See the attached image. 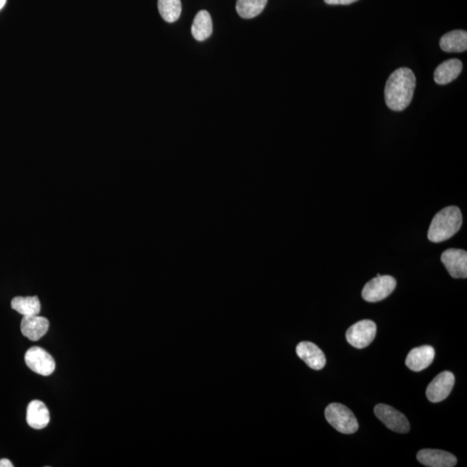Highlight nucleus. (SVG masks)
<instances>
[{
  "mask_svg": "<svg viewBox=\"0 0 467 467\" xmlns=\"http://www.w3.org/2000/svg\"><path fill=\"white\" fill-rule=\"evenodd\" d=\"M328 5L338 6V5H351L352 3L358 1V0H324Z\"/></svg>",
  "mask_w": 467,
  "mask_h": 467,
  "instance_id": "412c9836",
  "label": "nucleus"
},
{
  "mask_svg": "<svg viewBox=\"0 0 467 467\" xmlns=\"http://www.w3.org/2000/svg\"><path fill=\"white\" fill-rule=\"evenodd\" d=\"M396 288V279L390 275H380L366 283L363 289V300L375 303L385 300Z\"/></svg>",
  "mask_w": 467,
  "mask_h": 467,
  "instance_id": "20e7f679",
  "label": "nucleus"
},
{
  "mask_svg": "<svg viewBox=\"0 0 467 467\" xmlns=\"http://www.w3.org/2000/svg\"><path fill=\"white\" fill-rule=\"evenodd\" d=\"M375 415L389 430L399 434H407L411 430V425L404 413L396 411L392 406L378 404L374 408Z\"/></svg>",
  "mask_w": 467,
  "mask_h": 467,
  "instance_id": "0eeeda50",
  "label": "nucleus"
},
{
  "mask_svg": "<svg viewBox=\"0 0 467 467\" xmlns=\"http://www.w3.org/2000/svg\"><path fill=\"white\" fill-rule=\"evenodd\" d=\"M463 70L461 61L451 59L444 61L435 71V82L439 85H446L458 78Z\"/></svg>",
  "mask_w": 467,
  "mask_h": 467,
  "instance_id": "2eb2a0df",
  "label": "nucleus"
},
{
  "mask_svg": "<svg viewBox=\"0 0 467 467\" xmlns=\"http://www.w3.org/2000/svg\"><path fill=\"white\" fill-rule=\"evenodd\" d=\"M298 357L308 365L310 368L315 370H322L327 363L324 352L319 346L312 342L304 341L296 347Z\"/></svg>",
  "mask_w": 467,
  "mask_h": 467,
  "instance_id": "9d476101",
  "label": "nucleus"
},
{
  "mask_svg": "<svg viewBox=\"0 0 467 467\" xmlns=\"http://www.w3.org/2000/svg\"><path fill=\"white\" fill-rule=\"evenodd\" d=\"M51 420L49 409L43 401L34 400L28 405L26 412V420L30 427L34 430H43L48 426Z\"/></svg>",
  "mask_w": 467,
  "mask_h": 467,
  "instance_id": "4468645a",
  "label": "nucleus"
},
{
  "mask_svg": "<svg viewBox=\"0 0 467 467\" xmlns=\"http://www.w3.org/2000/svg\"><path fill=\"white\" fill-rule=\"evenodd\" d=\"M25 361L29 369L41 376H49L54 372L56 363L52 356L43 348L34 346L26 352Z\"/></svg>",
  "mask_w": 467,
  "mask_h": 467,
  "instance_id": "423d86ee",
  "label": "nucleus"
},
{
  "mask_svg": "<svg viewBox=\"0 0 467 467\" xmlns=\"http://www.w3.org/2000/svg\"><path fill=\"white\" fill-rule=\"evenodd\" d=\"M13 463H11L9 459H0V467H13Z\"/></svg>",
  "mask_w": 467,
  "mask_h": 467,
  "instance_id": "4be33fe9",
  "label": "nucleus"
},
{
  "mask_svg": "<svg viewBox=\"0 0 467 467\" xmlns=\"http://www.w3.org/2000/svg\"><path fill=\"white\" fill-rule=\"evenodd\" d=\"M158 8L164 21L174 23L181 15V0H158Z\"/></svg>",
  "mask_w": 467,
  "mask_h": 467,
  "instance_id": "aec40b11",
  "label": "nucleus"
},
{
  "mask_svg": "<svg viewBox=\"0 0 467 467\" xmlns=\"http://www.w3.org/2000/svg\"><path fill=\"white\" fill-rule=\"evenodd\" d=\"M442 262L451 277L466 279L467 277V253L457 248L444 251Z\"/></svg>",
  "mask_w": 467,
  "mask_h": 467,
  "instance_id": "1a4fd4ad",
  "label": "nucleus"
},
{
  "mask_svg": "<svg viewBox=\"0 0 467 467\" xmlns=\"http://www.w3.org/2000/svg\"><path fill=\"white\" fill-rule=\"evenodd\" d=\"M416 86V75L408 68H400L389 75L384 97L389 109L401 112L411 104Z\"/></svg>",
  "mask_w": 467,
  "mask_h": 467,
  "instance_id": "f257e3e1",
  "label": "nucleus"
},
{
  "mask_svg": "<svg viewBox=\"0 0 467 467\" xmlns=\"http://www.w3.org/2000/svg\"><path fill=\"white\" fill-rule=\"evenodd\" d=\"M377 334V325L372 320H365L351 325L346 332V339L351 346L363 349L373 342Z\"/></svg>",
  "mask_w": 467,
  "mask_h": 467,
  "instance_id": "39448f33",
  "label": "nucleus"
},
{
  "mask_svg": "<svg viewBox=\"0 0 467 467\" xmlns=\"http://www.w3.org/2000/svg\"><path fill=\"white\" fill-rule=\"evenodd\" d=\"M439 46L445 52H464L467 49V32L462 30H451L440 38Z\"/></svg>",
  "mask_w": 467,
  "mask_h": 467,
  "instance_id": "dca6fc26",
  "label": "nucleus"
},
{
  "mask_svg": "<svg viewBox=\"0 0 467 467\" xmlns=\"http://www.w3.org/2000/svg\"><path fill=\"white\" fill-rule=\"evenodd\" d=\"M455 382L454 375L450 371H443L427 386L426 395L431 403H440L450 395Z\"/></svg>",
  "mask_w": 467,
  "mask_h": 467,
  "instance_id": "6e6552de",
  "label": "nucleus"
},
{
  "mask_svg": "<svg viewBox=\"0 0 467 467\" xmlns=\"http://www.w3.org/2000/svg\"><path fill=\"white\" fill-rule=\"evenodd\" d=\"M11 308L20 313L23 316H33L40 315L41 304L37 296L15 297L11 301Z\"/></svg>",
  "mask_w": 467,
  "mask_h": 467,
  "instance_id": "a211bd4d",
  "label": "nucleus"
},
{
  "mask_svg": "<svg viewBox=\"0 0 467 467\" xmlns=\"http://www.w3.org/2000/svg\"><path fill=\"white\" fill-rule=\"evenodd\" d=\"M22 334L30 341H37L47 333L49 322L44 317L33 315L25 316L21 321Z\"/></svg>",
  "mask_w": 467,
  "mask_h": 467,
  "instance_id": "f8f14e48",
  "label": "nucleus"
},
{
  "mask_svg": "<svg viewBox=\"0 0 467 467\" xmlns=\"http://www.w3.org/2000/svg\"><path fill=\"white\" fill-rule=\"evenodd\" d=\"M417 459L423 465L430 467H454L457 465V458L443 450H420L417 454Z\"/></svg>",
  "mask_w": 467,
  "mask_h": 467,
  "instance_id": "9b49d317",
  "label": "nucleus"
},
{
  "mask_svg": "<svg viewBox=\"0 0 467 467\" xmlns=\"http://www.w3.org/2000/svg\"><path fill=\"white\" fill-rule=\"evenodd\" d=\"M325 416L329 424L342 434H354L358 430V420L346 406L336 403L329 404Z\"/></svg>",
  "mask_w": 467,
  "mask_h": 467,
  "instance_id": "7ed1b4c3",
  "label": "nucleus"
},
{
  "mask_svg": "<svg viewBox=\"0 0 467 467\" xmlns=\"http://www.w3.org/2000/svg\"><path fill=\"white\" fill-rule=\"evenodd\" d=\"M6 3V0H0V10H1L4 6H5Z\"/></svg>",
  "mask_w": 467,
  "mask_h": 467,
  "instance_id": "5701e85b",
  "label": "nucleus"
},
{
  "mask_svg": "<svg viewBox=\"0 0 467 467\" xmlns=\"http://www.w3.org/2000/svg\"><path fill=\"white\" fill-rule=\"evenodd\" d=\"M213 25L212 17L207 11H200L195 17L191 25V34L195 40L205 41L212 34Z\"/></svg>",
  "mask_w": 467,
  "mask_h": 467,
  "instance_id": "f3484780",
  "label": "nucleus"
},
{
  "mask_svg": "<svg viewBox=\"0 0 467 467\" xmlns=\"http://www.w3.org/2000/svg\"><path fill=\"white\" fill-rule=\"evenodd\" d=\"M267 3V0H237L236 11L241 18L250 19L261 14Z\"/></svg>",
  "mask_w": 467,
  "mask_h": 467,
  "instance_id": "6ab92c4d",
  "label": "nucleus"
},
{
  "mask_svg": "<svg viewBox=\"0 0 467 467\" xmlns=\"http://www.w3.org/2000/svg\"><path fill=\"white\" fill-rule=\"evenodd\" d=\"M435 351L430 346H423L415 348L409 352L406 358V365L416 372H420L430 367L434 361Z\"/></svg>",
  "mask_w": 467,
  "mask_h": 467,
  "instance_id": "ddd939ff",
  "label": "nucleus"
},
{
  "mask_svg": "<svg viewBox=\"0 0 467 467\" xmlns=\"http://www.w3.org/2000/svg\"><path fill=\"white\" fill-rule=\"evenodd\" d=\"M462 213L457 206H447L436 214L428 229L432 243H442L453 237L462 226Z\"/></svg>",
  "mask_w": 467,
  "mask_h": 467,
  "instance_id": "f03ea898",
  "label": "nucleus"
}]
</instances>
